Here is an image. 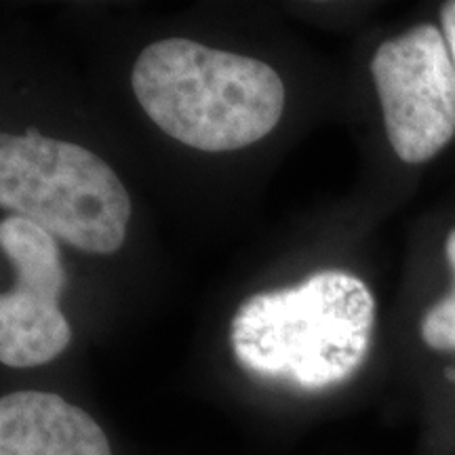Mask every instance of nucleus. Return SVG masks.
Here are the masks:
<instances>
[{
    "instance_id": "6",
    "label": "nucleus",
    "mask_w": 455,
    "mask_h": 455,
    "mask_svg": "<svg viewBox=\"0 0 455 455\" xmlns=\"http://www.w3.org/2000/svg\"><path fill=\"white\" fill-rule=\"evenodd\" d=\"M0 455H112L104 430L60 395L24 390L0 401Z\"/></svg>"
},
{
    "instance_id": "7",
    "label": "nucleus",
    "mask_w": 455,
    "mask_h": 455,
    "mask_svg": "<svg viewBox=\"0 0 455 455\" xmlns=\"http://www.w3.org/2000/svg\"><path fill=\"white\" fill-rule=\"evenodd\" d=\"M445 255L453 275V287L445 298L436 301L426 312L419 333H422V339L428 348L439 352H455V228L447 236Z\"/></svg>"
},
{
    "instance_id": "3",
    "label": "nucleus",
    "mask_w": 455,
    "mask_h": 455,
    "mask_svg": "<svg viewBox=\"0 0 455 455\" xmlns=\"http://www.w3.org/2000/svg\"><path fill=\"white\" fill-rule=\"evenodd\" d=\"M0 204L98 255L123 247L131 220L127 190L98 155L36 129L0 138Z\"/></svg>"
},
{
    "instance_id": "2",
    "label": "nucleus",
    "mask_w": 455,
    "mask_h": 455,
    "mask_svg": "<svg viewBox=\"0 0 455 455\" xmlns=\"http://www.w3.org/2000/svg\"><path fill=\"white\" fill-rule=\"evenodd\" d=\"M131 87L156 127L203 152L255 144L276 127L284 108V84L268 64L188 38L141 51Z\"/></svg>"
},
{
    "instance_id": "8",
    "label": "nucleus",
    "mask_w": 455,
    "mask_h": 455,
    "mask_svg": "<svg viewBox=\"0 0 455 455\" xmlns=\"http://www.w3.org/2000/svg\"><path fill=\"white\" fill-rule=\"evenodd\" d=\"M441 26H443L441 28L443 34H445L449 53H451V60H453V66H455V0L443 4Z\"/></svg>"
},
{
    "instance_id": "5",
    "label": "nucleus",
    "mask_w": 455,
    "mask_h": 455,
    "mask_svg": "<svg viewBox=\"0 0 455 455\" xmlns=\"http://www.w3.org/2000/svg\"><path fill=\"white\" fill-rule=\"evenodd\" d=\"M0 247L15 283L0 298V361L36 367L68 348L72 329L60 308L66 272L55 236L20 215L0 224Z\"/></svg>"
},
{
    "instance_id": "1",
    "label": "nucleus",
    "mask_w": 455,
    "mask_h": 455,
    "mask_svg": "<svg viewBox=\"0 0 455 455\" xmlns=\"http://www.w3.org/2000/svg\"><path fill=\"white\" fill-rule=\"evenodd\" d=\"M375 299L361 278L321 270L295 287L255 293L230 323L238 365L301 392L333 388L365 363Z\"/></svg>"
},
{
    "instance_id": "4",
    "label": "nucleus",
    "mask_w": 455,
    "mask_h": 455,
    "mask_svg": "<svg viewBox=\"0 0 455 455\" xmlns=\"http://www.w3.org/2000/svg\"><path fill=\"white\" fill-rule=\"evenodd\" d=\"M371 76L396 156L415 164L439 155L455 135V66L441 28L415 26L379 44Z\"/></svg>"
}]
</instances>
